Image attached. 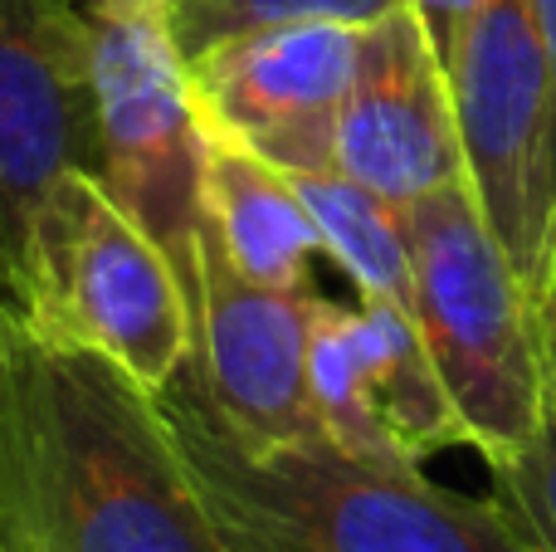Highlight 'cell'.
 I'll return each instance as SVG.
<instances>
[{
  "label": "cell",
  "instance_id": "3957f363",
  "mask_svg": "<svg viewBox=\"0 0 556 552\" xmlns=\"http://www.w3.org/2000/svg\"><path fill=\"white\" fill-rule=\"evenodd\" d=\"M415 328L483 460L532 440L547 416L532 293L493 240L469 181L405 205Z\"/></svg>",
  "mask_w": 556,
  "mask_h": 552
},
{
  "label": "cell",
  "instance_id": "d6986e66",
  "mask_svg": "<svg viewBox=\"0 0 556 552\" xmlns=\"http://www.w3.org/2000/svg\"><path fill=\"white\" fill-rule=\"evenodd\" d=\"M0 552H5V538H0Z\"/></svg>",
  "mask_w": 556,
  "mask_h": 552
},
{
  "label": "cell",
  "instance_id": "6da1fadb",
  "mask_svg": "<svg viewBox=\"0 0 556 552\" xmlns=\"http://www.w3.org/2000/svg\"><path fill=\"white\" fill-rule=\"evenodd\" d=\"M5 552H225L156 391L45 333L0 284Z\"/></svg>",
  "mask_w": 556,
  "mask_h": 552
},
{
  "label": "cell",
  "instance_id": "277c9868",
  "mask_svg": "<svg viewBox=\"0 0 556 552\" xmlns=\"http://www.w3.org/2000/svg\"><path fill=\"white\" fill-rule=\"evenodd\" d=\"M5 293L29 323L117 362L147 391H166L191 357L181 274L88 172L59 176L45 191Z\"/></svg>",
  "mask_w": 556,
  "mask_h": 552
},
{
  "label": "cell",
  "instance_id": "ac0fdd59",
  "mask_svg": "<svg viewBox=\"0 0 556 552\" xmlns=\"http://www.w3.org/2000/svg\"><path fill=\"white\" fill-rule=\"evenodd\" d=\"M88 15H166L172 0H78Z\"/></svg>",
  "mask_w": 556,
  "mask_h": 552
},
{
  "label": "cell",
  "instance_id": "52a82bcc",
  "mask_svg": "<svg viewBox=\"0 0 556 552\" xmlns=\"http://www.w3.org/2000/svg\"><path fill=\"white\" fill-rule=\"evenodd\" d=\"M68 172H98L93 15L0 0V284H15L39 201Z\"/></svg>",
  "mask_w": 556,
  "mask_h": 552
},
{
  "label": "cell",
  "instance_id": "8992f818",
  "mask_svg": "<svg viewBox=\"0 0 556 552\" xmlns=\"http://www.w3.org/2000/svg\"><path fill=\"white\" fill-rule=\"evenodd\" d=\"M93 84L98 186L152 235L191 293L205 123L162 15H93Z\"/></svg>",
  "mask_w": 556,
  "mask_h": 552
},
{
  "label": "cell",
  "instance_id": "8fae6325",
  "mask_svg": "<svg viewBox=\"0 0 556 552\" xmlns=\"http://www.w3.org/2000/svg\"><path fill=\"white\" fill-rule=\"evenodd\" d=\"M337 172L401 211L450 181H469L450 68L410 5L362 29L337 123Z\"/></svg>",
  "mask_w": 556,
  "mask_h": 552
},
{
  "label": "cell",
  "instance_id": "ba28073f",
  "mask_svg": "<svg viewBox=\"0 0 556 552\" xmlns=\"http://www.w3.org/2000/svg\"><path fill=\"white\" fill-rule=\"evenodd\" d=\"M307 391L323 436L352 455L420 465L440 450L469 446L415 313L401 303L362 299L356 309H342L313 293Z\"/></svg>",
  "mask_w": 556,
  "mask_h": 552
},
{
  "label": "cell",
  "instance_id": "2e32d148",
  "mask_svg": "<svg viewBox=\"0 0 556 552\" xmlns=\"http://www.w3.org/2000/svg\"><path fill=\"white\" fill-rule=\"evenodd\" d=\"M405 5L420 15V25H425V35H430L434 54H440L444 68H450V59H454V49H459L464 29H469L473 10H479V0H405Z\"/></svg>",
  "mask_w": 556,
  "mask_h": 552
},
{
  "label": "cell",
  "instance_id": "9a60e30c",
  "mask_svg": "<svg viewBox=\"0 0 556 552\" xmlns=\"http://www.w3.org/2000/svg\"><path fill=\"white\" fill-rule=\"evenodd\" d=\"M493 504L528 552H556V416L547 411L532 440L489 460Z\"/></svg>",
  "mask_w": 556,
  "mask_h": 552
},
{
  "label": "cell",
  "instance_id": "7a4b0ae2",
  "mask_svg": "<svg viewBox=\"0 0 556 552\" xmlns=\"http://www.w3.org/2000/svg\"><path fill=\"white\" fill-rule=\"evenodd\" d=\"M156 406L225 552H528L493 499L430 485L420 465L352 455L327 436L254 446L186 367Z\"/></svg>",
  "mask_w": 556,
  "mask_h": 552
},
{
  "label": "cell",
  "instance_id": "4fadbf2b",
  "mask_svg": "<svg viewBox=\"0 0 556 552\" xmlns=\"http://www.w3.org/2000/svg\"><path fill=\"white\" fill-rule=\"evenodd\" d=\"M298 201L317 230L323 254H332L356 284L362 299H386L410 309L415 274H410V230L405 211L381 201L376 191L356 186L342 172H307L293 176Z\"/></svg>",
  "mask_w": 556,
  "mask_h": 552
},
{
  "label": "cell",
  "instance_id": "9c48e42d",
  "mask_svg": "<svg viewBox=\"0 0 556 552\" xmlns=\"http://www.w3.org/2000/svg\"><path fill=\"white\" fill-rule=\"evenodd\" d=\"M362 29L274 25L186 59L205 133L288 176L337 172V123L356 74Z\"/></svg>",
  "mask_w": 556,
  "mask_h": 552
},
{
  "label": "cell",
  "instance_id": "5b68a950",
  "mask_svg": "<svg viewBox=\"0 0 556 552\" xmlns=\"http://www.w3.org/2000/svg\"><path fill=\"white\" fill-rule=\"evenodd\" d=\"M464 176L528 293L556 269L547 59L528 0H479L450 59Z\"/></svg>",
  "mask_w": 556,
  "mask_h": 552
},
{
  "label": "cell",
  "instance_id": "5bb4252c",
  "mask_svg": "<svg viewBox=\"0 0 556 552\" xmlns=\"http://www.w3.org/2000/svg\"><path fill=\"white\" fill-rule=\"evenodd\" d=\"M405 0H172L162 15L176 54L195 59L211 45L274 25H352L366 29Z\"/></svg>",
  "mask_w": 556,
  "mask_h": 552
},
{
  "label": "cell",
  "instance_id": "e0dca14e",
  "mask_svg": "<svg viewBox=\"0 0 556 552\" xmlns=\"http://www.w3.org/2000/svg\"><path fill=\"white\" fill-rule=\"evenodd\" d=\"M528 5L542 39V59H547V123H552V186H556V0H528Z\"/></svg>",
  "mask_w": 556,
  "mask_h": 552
},
{
  "label": "cell",
  "instance_id": "7c38bea8",
  "mask_svg": "<svg viewBox=\"0 0 556 552\" xmlns=\"http://www.w3.org/2000/svg\"><path fill=\"white\" fill-rule=\"evenodd\" d=\"M201 221L244 279L307 289V260L323 244L298 201L293 176L215 133H205Z\"/></svg>",
  "mask_w": 556,
  "mask_h": 552
},
{
  "label": "cell",
  "instance_id": "30bf717a",
  "mask_svg": "<svg viewBox=\"0 0 556 552\" xmlns=\"http://www.w3.org/2000/svg\"><path fill=\"white\" fill-rule=\"evenodd\" d=\"M307 309L313 289H269L244 279L201 221L186 372L254 446L323 436L307 391Z\"/></svg>",
  "mask_w": 556,
  "mask_h": 552
}]
</instances>
